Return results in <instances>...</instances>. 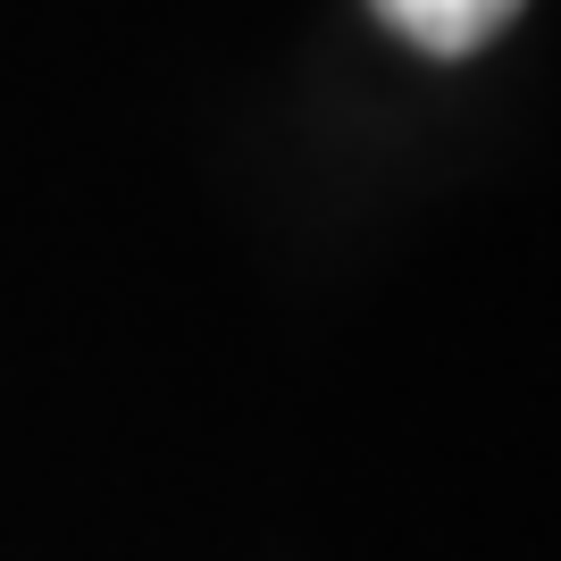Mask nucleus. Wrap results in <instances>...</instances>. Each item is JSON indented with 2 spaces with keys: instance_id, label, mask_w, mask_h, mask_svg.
I'll return each mask as SVG.
<instances>
[{
  "instance_id": "1",
  "label": "nucleus",
  "mask_w": 561,
  "mask_h": 561,
  "mask_svg": "<svg viewBox=\"0 0 561 561\" xmlns=\"http://www.w3.org/2000/svg\"><path fill=\"white\" fill-rule=\"evenodd\" d=\"M377 18L394 25L402 43L436 50V59H469L519 18V0H377Z\"/></svg>"
}]
</instances>
